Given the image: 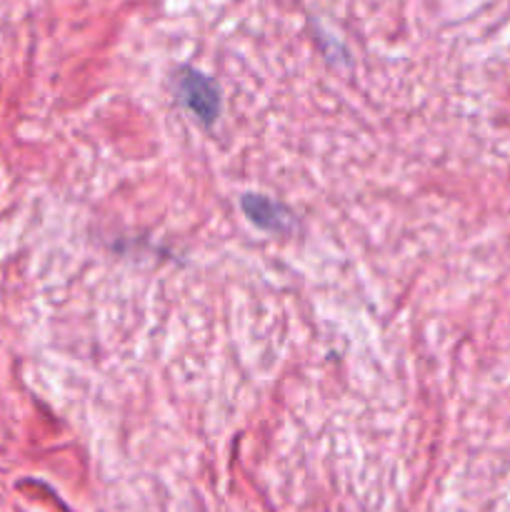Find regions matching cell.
<instances>
[{"mask_svg": "<svg viewBox=\"0 0 510 512\" xmlns=\"http://www.w3.org/2000/svg\"><path fill=\"white\" fill-rule=\"evenodd\" d=\"M175 90L178 100L200 120L203 125H213L220 115V88L210 75L200 73L193 65H183L175 73Z\"/></svg>", "mask_w": 510, "mask_h": 512, "instance_id": "cell-1", "label": "cell"}, {"mask_svg": "<svg viewBox=\"0 0 510 512\" xmlns=\"http://www.w3.org/2000/svg\"><path fill=\"white\" fill-rule=\"evenodd\" d=\"M240 208L248 215L250 223L265 233H290L295 228V215L283 203L260 193H245L240 198Z\"/></svg>", "mask_w": 510, "mask_h": 512, "instance_id": "cell-2", "label": "cell"}]
</instances>
